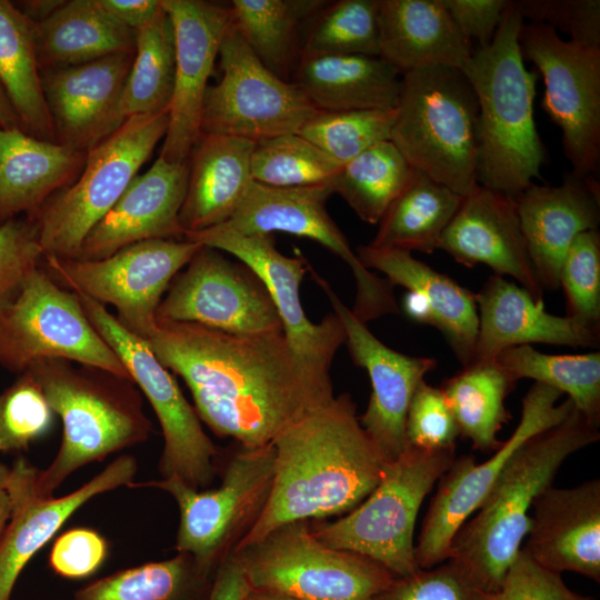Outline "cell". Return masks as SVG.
I'll return each instance as SVG.
<instances>
[{
	"instance_id": "7402d4cb",
	"label": "cell",
	"mask_w": 600,
	"mask_h": 600,
	"mask_svg": "<svg viewBox=\"0 0 600 600\" xmlns=\"http://www.w3.org/2000/svg\"><path fill=\"white\" fill-rule=\"evenodd\" d=\"M176 38L174 88L159 157L184 162L201 136L208 80L231 24L230 8L201 0H161Z\"/></svg>"
},
{
	"instance_id": "d590c367",
	"label": "cell",
	"mask_w": 600,
	"mask_h": 600,
	"mask_svg": "<svg viewBox=\"0 0 600 600\" xmlns=\"http://www.w3.org/2000/svg\"><path fill=\"white\" fill-rule=\"evenodd\" d=\"M517 380L497 359L473 360L440 387L453 413L460 436L474 449L494 452L498 438L511 418L504 401Z\"/></svg>"
},
{
	"instance_id": "f5cc1de1",
	"label": "cell",
	"mask_w": 600,
	"mask_h": 600,
	"mask_svg": "<svg viewBox=\"0 0 600 600\" xmlns=\"http://www.w3.org/2000/svg\"><path fill=\"white\" fill-rule=\"evenodd\" d=\"M490 600H594L570 590L560 573L539 564L522 547Z\"/></svg>"
},
{
	"instance_id": "681fc988",
	"label": "cell",
	"mask_w": 600,
	"mask_h": 600,
	"mask_svg": "<svg viewBox=\"0 0 600 600\" xmlns=\"http://www.w3.org/2000/svg\"><path fill=\"white\" fill-rule=\"evenodd\" d=\"M371 600H490L468 572L448 560L393 581Z\"/></svg>"
},
{
	"instance_id": "6125c7cd",
	"label": "cell",
	"mask_w": 600,
	"mask_h": 600,
	"mask_svg": "<svg viewBox=\"0 0 600 600\" xmlns=\"http://www.w3.org/2000/svg\"><path fill=\"white\" fill-rule=\"evenodd\" d=\"M0 128L4 129H11V128H20L21 123L20 120L3 89V87L0 83Z\"/></svg>"
},
{
	"instance_id": "2e32d148",
	"label": "cell",
	"mask_w": 600,
	"mask_h": 600,
	"mask_svg": "<svg viewBox=\"0 0 600 600\" xmlns=\"http://www.w3.org/2000/svg\"><path fill=\"white\" fill-rule=\"evenodd\" d=\"M519 43L543 77L541 108L562 131L572 172L591 176L600 159V46L563 40L540 22H523Z\"/></svg>"
},
{
	"instance_id": "7a4b0ae2",
	"label": "cell",
	"mask_w": 600,
	"mask_h": 600,
	"mask_svg": "<svg viewBox=\"0 0 600 600\" xmlns=\"http://www.w3.org/2000/svg\"><path fill=\"white\" fill-rule=\"evenodd\" d=\"M272 444L268 500L233 552L283 524L351 511L377 487L389 462L360 424L348 393L306 412Z\"/></svg>"
},
{
	"instance_id": "f546056e",
	"label": "cell",
	"mask_w": 600,
	"mask_h": 600,
	"mask_svg": "<svg viewBox=\"0 0 600 600\" xmlns=\"http://www.w3.org/2000/svg\"><path fill=\"white\" fill-rule=\"evenodd\" d=\"M254 142L222 134L201 133L189 159V174L179 221L186 233L226 222L250 183Z\"/></svg>"
},
{
	"instance_id": "6da1fadb",
	"label": "cell",
	"mask_w": 600,
	"mask_h": 600,
	"mask_svg": "<svg viewBox=\"0 0 600 600\" xmlns=\"http://www.w3.org/2000/svg\"><path fill=\"white\" fill-rule=\"evenodd\" d=\"M144 340L183 379L200 421L243 448L272 443L306 412L334 398L309 379L283 332L234 334L157 319Z\"/></svg>"
},
{
	"instance_id": "8992f818",
	"label": "cell",
	"mask_w": 600,
	"mask_h": 600,
	"mask_svg": "<svg viewBox=\"0 0 600 600\" xmlns=\"http://www.w3.org/2000/svg\"><path fill=\"white\" fill-rule=\"evenodd\" d=\"M478 112L462 71L416 69L401 74L390 141L414 170L464 197L478 184Z\"/></svg>"
},
{
	"instance_id": "836d02e7",
	"label": "cell",
	"mask_w": 600,
	"mask_h": 600,
	"mask_svg": "<svg viewBox=\"0 0 600 600\" xmlns=\"http://www.w3.org/2000/svg\"><path fill=\"white\" fill-rule=\"evenodd\" d=\"M41 70L87 63L133 52L136 31L107 12L99 0H71L33 23Z\"/></svg>"
},
{
	"instance_id": "30bf717a",
	"label": "cell",
	"mask_w": 600,
	"mask_h": 600,
	"mask_svg": "<svg viewBox=\"0 0 600 600\" xmlns=\"http://www.w3.org/2000/svg\"><path fill=\"white\" fill-rule=\"evenodd\" d=\"M233 553L253 590L293 600H371L396 578L363 556L322 544L307 521L283 524Z\"/></svg>"
},
{
	"instance_id": "277c9868",
	"label": "cell",
	"mask_w": 600,
	"mask_h": 600,
	"mask_svg": "<svg viewBox=\"0 0 600 600\" xmlns=\"http://www.w3.org/2000/svg\"><path fill=\"white\" fill-rule=\"evenodd\" d=\"M524 20L509 1L496 34L468 71L478 101L477 182L516 198L540 177L546 152L533 117L537 76L524 67Z\"/></svg>"
},
{
	"instance_id": "4316f807",
	"label": "cell",
	"mask_w": 600,
	"mask_h": 600,
	"mask_svg": "<svg viewBox=\"0 0 600 600\" xmlns=\"http://www.w3.org/2000/svg\"><path fill=\"white\" fill-rule=\"evenodd\" d=\"M522 547L539 564L600 581V480L550 486L533 501Z\"/></svg>"
},
{
	"instance_id": "b9f144b4",
	"label": "cell",
	"mask_w": 600,
	"mask_h": 600,
	"mask_svg": "<svg viewBox=\"0 0 600 600\" xmlns=\"http://www.w3.org/2000/svg\"><path fill=\"white\" fill-rule=\"evenodd\" d=\"M518 381L522 378L559 390L592 424L600 422V352L546 354L532 346L503 350L496 357Z\"/></svg>"
},
{
	"instance_id": "11a10c76",
	"label": "cell",
	"mask_w": 600,
	"mask_h": 600,
	"mask_svg": "<svg viewBox=\"0 0 600 600\" xmlns=\"http://www.w3.org/2000/svg\"><path fill=\"white\" fill-rule=\"evenodd\" d=\"M462 36L480 47L492 41L509 0H442Z\"/></svg>"
},
{
	"instance_id": "4dcf8cb0",
	"label": "cell",
	"mask_w": 600,
	"mask_h": 600,
	"mask_svg": "<svg viewBox=\"0 0 600 600\" xmlns=\"http://www.w3.org/2000/svg\"><path fill=\"white\" fill-rule=\"evenodd\" d=\"M356 253L369 270L379 271L392 287L422 296L437 328L463 366L472 362L478 334L476 294L448 276L416 259L411 252L359 246Z\"/></svg>"
},
{
	"instance_id": "ba28073f",
	"label": "cell",
	"mask_w": 600,
	"mask_h": 600,
	"mask_svg": "<svg viewBox=\"0 0 600 600\" xmlns=\"http://www.w3.org/2000/svg\"><path fill=\"white\" fill-rule=\"evenodd\" d=\"M168 126L169 111L131 117L87 151L78 178L29 214L37 223L43 257H79L89 232L122 196Z\"/></svg>"
},
{
	"instance_id": "e0dca14e",
	"label": "cell",
	"mask_w": 600,
	"mask_h": 600,
	"mask_svg": "<svg viewBox=\"0 0 600 600\" xmlns=\"http://www.w3.org/2000/svg\"><path fill=\"white\" fill-rule=\"evenodd\" d=\"M183 239L232 254L259 277L276 306L283 336L298 363L320 391L333 397L330 368L346 333L336 313L319 323L307 318L300 298V284L310 269L304 258L281 253L273 234L240 236L209 228L186 233Z\"/></svg>"
},
{
	"instance_id": "83f0119b",
	"label": "cell",
	"mask_w": 600,
	"mask_h": 600,
	"mask_svg": "<svg viewBox=\"0 0 600 600\" xmlns=\"http://www.w3.org/2000/svg\"><path fill=\"white\" fill-rule=\"evenodd\" d=\"M476 302L478 334L473 360L494 359L506 349L532 343L599 347L600 330L572 317L547 312L543 300L501 276L487 279Z\"/></svg>"
},
{
	"instance_id": "7dc6e473",
	"label": "cell",
	"mask_w": 600,
	"mask_h": 600,
	"mask_svg": "<svg viewBox=\"0 0 600 600\" xmlns=\"http://www.w3.org/2000/svg\"><path fill=\"white\" fill-rule=\"evenodd\" d=\"M567 301V316L600 330V233H579L559 271V287Z\"/></svg>"
},
{
	"instance_id": "f6af8a7d",
	"label": "cell",
	"mask_w": 600,
	"mask_h": 600,
	"mask_svg": "<svg viewBox=\"0 0 600 600\" xmlns=\"http://www.w3.org/2000/svg\"><path fill=\"white\" fill-rule=\"evenodd\" d=\"M392 110L318 111L298 131L342 166L371 146L390 140Z\"/></svg>"
},
{
	"instance_id": "44dd1931",
	"label": "cell",
	"mask_w": 600,
	"mask_h": 600,
	"mask_svg": "<svg viewBox=\"0 0 600 600\" xmlns=\"http://www.w3.org/2000/svg\"><path fill=\"white\" fill-rule=\"evenodd\" d=\"M12 513L0 538V600H10L16 581L30 559L86 502L122 486L130 487L137 460L123 454L77 490L59 498L38 492L39 469L19 458L10 467Z\"/></svg>"
},
{
	"instance_id": "3957f363",
	"label": "cell",
	"mask_w": 600,
	"mask_h": 600,
	"mask_svg": "<svg viewBox=\"0 0 600 600\" xmlns=\"http://www.w3.org/2000/svg\"><path fill=\"white\" fill-rule=\"evenodd\" d=\"M576 407L558 424L524 442L509 459L478 510L459 528L449 560L484 592L494 593L522 547L534 499L552 486L571 454L600 439Z\"/></svg>"
},
{
	"instance_id": "603a6c76",
	"label": "cell",
	"mask_w": 600,
	"mask_h": 600,
	"mask_svg": "<svg viewBox=\"0 0 600 600\" xmlns=\"http://www.w3.org/2000/svg\"><path fill=\"white\" fill-rule=\"evenodd\" d=\"M133 56L122 52L41 70L57 143L87 152L123 124L120 101Z\"/></svg>"
},
{
	"instance_id": "1f68e13d",
	"label": "cell",
	"mask_w": 600,
	"mask_h": 600,
	"mask_svg": "<svg viewBox=\"0 0 600 600\" xmlns=\"http://www.w3.org/2000/svg\"><path fill=\"white\" fill-rule=\"evenodd\" d=\"M87 152L0 128V222L36 212L81 173Z\"/></svg>"
},
{
	"instance_id": "d6a6232c",
	"label": "cell",
	"mask_w": 600,
	"mask_h": 600,
	"mask_svg": "<svg viewBox=\"0 0 600 600\" xmlns=\"http://www.w3.org/2000/svg\"><path fill=\"white\" fill-rule=\"evenodd\" d=\"M400 76L381 57L300 54L293 83L318 111L392 110Z\"/></svg>"
},
{
	"instance_id": "680465c9",
	"label": "cell",
	"mask_w": 600,
	"mask_h": 600,
	"mask_svg": "<svg viewBox=\"0 0 600 600\" xmlns=\"http://www.w3.org/2000/svg\"><path fill=\"white\" fill-rule=\"evenodd\" d=\"M10 472V467L0 461V538L4 532L12 513Z\"/></svg>"
},
{
	"instance_id": "8fae6325",
	"label": "cell",
	"mask_w": 600,
	"mask_h": 600,
	"mask_svg": "<svg viewBox=\"0 0 600 600\" xmlns=\"http://www.w3.org/2000/svg\"><path fill=\"white\" fill-rule=\"evenodd\" d=\"M46 360L78 362L131 380L89 321L77 293L39 267L0 312V366L21 374Z\"/></svg>"
},
{
	"instance_id": "9a60e30c",
	"label": "cell",
	"mask_w": 600,
	"mask_h": 600,
	"mask_svg": "<svg viewBox=\"0 0 600 600\" xmlns=\"http://www.w3.org/2000/svg\"><path fill=\"white\" fill-rule=\"evenodd\" d=\"M222 77L209 84L201 133L259 142L297 133L318 110L294 84L267 69L230 24L220 50Z\"/></svg>"
},
{
	"instance_id": "be15d7a7",
	"label": "cell",
	"mask_w": 600,
	"mask_h": 600,
	"mask_svg": "<svg viewBox=\"0 0 600 600\" xmlns=\"http://www.w3.org/2000/svg\"><path fill=\"white\" fill-rule=\"evenodd\" d=\"M246 600H293L283 596L276 593L261 591V590H251Z\"/></svg>"
},
{
	"instance_id": "816d5d0a",
	"label": "cell",
	"mask_w": 600,
	"mask_h": 600,
	"mask_svg": "<svg viewBox=\"0 0 600 600\" xmlns=\"http://www.w3.org/2000/svg\"><path fill=\"white\" fill-rule=\"evenodd\" d=\"M521 17L570 34V40L600 46L599 0H516Z\"/></svg>"
},
{
	"instance_id": "e7e4bbea",
	"label": "cell",
	"mask_w": 600,
	"mask_h": 600,
	"mask_svg": "<svg viewBox=\"0 0 600 600\" xmlns=\"http://www.w3.org/2000/svg\"><path fill=\"white\" fill-rule=\"evenodd\" d=\"M1 223V222H0Z\"/></svg>"
},
{
	"instance_id": "60d3db41",
	"label": "cell",
	"mask_w": 600,
	"mask_h": 600,
	"mask_svg": "<svg viewBox=\"0 0 600 600\" xmlns=\"http://www.w3.org/2000/svg\"><path fill=\"white\" fill-rule=\"evenodd\" d=\"M414 169L390 141H380L344 163L332 180L338 193L364 222L378 223L410 181Z\"/></svg>"
},
{
	"instance_id": "7c38bea8",
	"label": "cell",
	"mask_w": 600,
	"mask_h": 600,
	"mask_svg": "<svg viewBox=\"0 0 600 600\" xmlns=\"http://www.w3.org/2000/svg\"><path fill=\"white\" fill-rule=\"evenodd\" d=\"M77 296L89 321L119 357L159 420L163 449L158 468L162 479H177L194 489L208 488L217 473L218 448L171 372L147 341L128 330L106 306Z\"/></svg>"
},
{
	"instance_id": "91938a15",
	"label": "cell",
	"mask_w": 600,
	"mask_h": 600,
	"mask_svg": "<svg viewBox=\"0 0 600 600\" xmlns=\"http://www.w3.org/2000/svg\"><path fill=\"white\" fill-rule=\"evenodd\" d=\"M403 311L408 318L432 326V313L427 301L417 292L408 291L402 301Z\"/></svg>"
},
{
	"instance_id": "e575fe53",
	"label": "cell",
	"mask_w": 600,
	"mask_h": 600,
	"mask_svg": "<svg viewBox=\"0 0 600 600\" xmlns=\"http://www.w3.org/2000/svg\"><path fill=\"white\" fill-rule=\"evenodd\" d=\"M0 83L22 130L56 142L42 90L33 22L8 0H0Z\"/></svg>"
},
{
	"instance_id": "cb8c5ba5",
	"label": "cell",
	"mask_w": 600,
	"mask_h": 600,
	"mask_svg": "<svg viewBox=\"0 0 600 600\" xmlns=\"http://www.w3.org/2000/svg\"><path fill=\"white\" fill-rule=\"evenodd\" d=\"M438 249L464 267L484 264L494 274L509 276L543 300L513 197L477 184L462 197Z\"/></svg>"
},
{
	"instance_id": "db71d44e",
	"label": "cell",
	"mask_w": 600,
	"mask_h": 600,
	"mask_svg": "<svg viewBox=\"0 0 600 600\" xmlns=\"http://www.w3.org/2000/svg\"><path fill=\"white\" fill-rule=\"evenodd\" d=\"M107 543L102 536L88 528H73L53 543L49 557L51 569L68 579L93 574L103 563Z\"/></svg>"
},
{
	"instance_id": "ffe728a7",
	"label": "cell",
	"mask_w": 600,
	"mask_h": 600,
	"mask_svg": "<svg viewBox=\"0 0 600 600\" xmlns=\"http://www.w3.org/2000/svg\"><path fill=\"white\" fill-rule=\"evenodd\" d=\"M310 272L343 326L344 343L353 363L367 371L371 382L370 400L359 417L360 424L386 459L392 461L408 447V408L420 382L437 367V360L408 356L386 346L356 318L322 277L312 269Z\"/></svg>"
},
{
	"instance_id": "ab89813d",
	"label": "cell",
	"mask_w": 600,
	"mask_h": 600,
	"mask_svg": "<svg viewBox=\"0 0 600 600\" xmlns=\"http://www.w3.org/2000/svg\"><path fill=\"white\" fill-rule=\"evenodd\" d=\"M326 6L320 0H233L231 24L261 63L284 79L298 29Z\"/></svg>"
},
{
	"instance_id": "74e56055",
	"label": "cell",
	"mask_w": 600,
	"mask_h": 600,
	"mask_svg": "<svg viewBox=\"0 0 600 600\" xmlns=\"http://www.w3.org/2000/svg\"><path fill=\"white\" fill-rule=\"evenodd\" d=\"M213 576L189 553L178 552L96 580L79 589L74 600H207Z\"/></svg>"
},
{
	"instance_id": "7bdbcfd3",
	"label": "cell",
	"mask_w": 600,
	"mask_h": 600,
	"mask_svg": "<svg viewBox=\"0 0 600 600\" xmlns=\"http://www.w3.org/2000/svg\"><path fill=\"white\" fill-rule=\"evenodd\" d=\"M342 164L297 133L254 143L251 154L253 181L280 188L332 182Z\"/></svg>"
},
{
	"instance_id": "5b68a950",
	"label": "cell",
	"mask_w": 600,
	"mask_h": 600,
	"mask_svg": "<svg viewBox=\"0 0 600 600\" xmlns=\"http://www.w3.org/2000/svg\"><path fill=\"white\" fill-rule=\"evenodd\" d=\"M28 371L60 416L63 428L56 457L47 469L38 471L36 487L40 494L52 496L83 466L149 438L151 422L133 381L94 368L77 369L64 360H46Z\"/></svg>"
},
{
	"instance_id": "f35d334b",
	"label": "cell",
	"mask_w": 600,
	"mask_h": 600,
	"mask_svg": "<svg viewBox=\"0 0 600 600\" xmlns=\"http://www.w3.org/2000/svg\"><path fill=\"white\" fill-rule=\"evenodd\" d=\"M174 73V28L162 8L136 31L134 56L120 101L124 119L169 111Z\"/></svg>"
},
{
	"instance_id": "94428289",
	"label": "cell",
	"mask_w": 600,
	"mask_h": 600,
	"mask_svg": "<svg viewBox=\"0 0 600 600\" xmlns=\"http://www.w3.org/2000/svg\"><path fill=\"white\" fill-rule=\"evenodd\" d=\"M63 1L60 0H36L21 1L17 7L33 23L40 22L56 11Z\"/></svg>"
},
{
	"instance_id": "4fadbf2b",
	"label": "cell",
	"mask_w": 600,
	"mask_h": 600,
	"mask_svg": "<svg viewBox=\"0 0 600 600\" xmlns=\"http://www.w3.org/2000/svg\"><path fill=\"white\" fill-rule=\"evenodd\" d=\"M202 244L187 239H150L98 259L43 257V269L64 289L117 310V319L146 339L174 277Z\"/></svg>"
},
{
	"instance_id": "9c48e42d",
	"label": "cell",
	"mask_w": 600,
	"mask_h": 600,
	"mask_svg": "<svg viewBox=\"0 0 600 600\" xmlns=\"http://www.w3.org/2000/svg\"><path fill=\"white\" fill-rule=\"evenodd\" d=\"M273 444L243 448L226 464L222 481L211 489H194L177 479L132 482L130 487L157 488L177 502L180 521L177 552L189 553L213 576L236 550L261 514L273 480Z\"/></svg>"
},
{
	"instance_id": "f1b7e54d",
	"label": "cell",
	"mask_w": 600,
	"mask_h": 600,
	"mask_svg": "<svg viewBox=\"0 0 600 600\" xmlns=\"http://www.w3.org/2000/svg\"><path fill=\"white\" fill-rule=\"evenodd\" d=\"M380 57L400 74L446 66L466 73L474 50L442 0H379Z\"/></svg>"
},
{
	"instance_id": "bcb514c9",
	"label": "cell",
	"mask_w": 600,
	"mask_h": 600,
	"mask_svg": "<svg viewBox=\"0 0 600 600\" xmlns=\"http://www.w3.org/2000/svg\"><path fill=\"white\" fill-rule=\"evenodd\" d=\"M54 411L34 377L26 371L0 393V452L27 449L52 426Z\"/></svg>"
},
{
	"instance_id": "9f6ffc18",
	"label": "cell",
	"mask_w": 600,
	"mask_h": 600,
	"mask_svg": "<svg viewBox=\"0 0 600 600\" xmlns=\"http://www.w3.org/2000/svg\"><path fill=\"white\" fill-rule=\"evenodd\" d=\"M252 590L234 553L217 568L207 600H246Z\"/></svg>"
},
{
	"instance_id": "ee69618b",
	"label": "cell",
	"mask_w": 600,
	"mask_h": 600,
	"mask_svg": "<svg viewBox=\"0 0 600 600\" xmlns=\"http://www.w3.org/2000/svg\"><path fill=\"white\" fill-rule=\"evenodd\" d=\"M379 0H341L320 11L300 54L380 57Z\"/></svg>"
},
{
	"instance_id": "f907efd6",
	"label": "cell",
	"mask_w": 600,
	"mask_h": 600,
	"mask_svg": "<svg viewBox=\"0 0 600 600\" xmlns=\"http://www.w3.org/2000/svg\"><path fill=\"white\" fill-rule=\"evenodd\" d=\"M459 436L458 424L441 389L426 380L420 382L406 418L408 446L429 451H456Z\"/></svg>"
},
{
	"instance_id": "6f0895ef",
	"label": "cell",
	"mask_w": 600,
	"mask_h": 600,
	"mask_svg": "<svg viewBox=\"0 0 600 600\" xmlns=\"http://www.w3.org/2000/svg\"><path fill=\"white\" fill-rule=\"evenodd\" d=\"M99 3L133 31L148 24L162 9L161 0H99Z\"/></svg>"
},
{
	"instance_id": "52a82bcc",
	"label": "cell",
	"mask_w": 600,
	"mask_h": 600,
	"mask_svg": "<svg viewBox=\"0 0 600 600\" xmlns=\"http://www.w3.org/2000/svg\"><path fill=\"white\" fill-rule=\"evenodd\" d=\"M454 451H429L408 446L372 492L334 522L314 526L322 544L363 556L396 578L420 570L414 553V527L421 504L450 468Z\"/></svg>"
},
{
	"instance_id": "c3c4849f",
	"label": "cell",
	"mask_w": 600,
	"mask_h": 600,
	"mask_svg": "<svg viewBox=\"0 0 600 600\" xmlns=\"http://www.w3.org/2000/svg\"><path fill=\"white\" fill-rule=\"evenodd\" d=\"M42 261L38 228L31 216L0 223V312L17 299Z\"/></svg>"
},
{
	"instance_id": "484cf974",
	"label": "cell",
	"mask_w": 600,
	"mask_h": 600,
	"mask_svg": "<svg viewBox=\"0 0 600 600\" xmlns=\"http://www.w3.org/2000/svg\"><path fill=\"white\" fill-rule=\"evenodd\" d=\"M528 252L543 290L559 288V271L576 237L598 229L599 183L573 172L559 187L531 183L514 198Z\"/></svg>"
},
{
	"instance_id": "d6986e66",
	"label": "cell",
	"mask_w": 600,
	"mask_h": 600,
	"mask_svg": "<svg viewBox=\"0 0 600 600\" xmlns=\"http://www.w3.org/2000/svg\"><path fill=\"white\" fill-rule=\"evenodd\" d=\"M157 319L197 323L234 334L283 332L259 277L241 261L202 246L171 281Z\"/></svg>"
},
{
	"instance_id": "ac0fdd59",
	"label": "cell",
	"mask_w": 600,
	"mask_h": 600,
	"mask_svg": "<svg viewBox=\"0 0 600 600\" xmlns=\"http://www.w3.org/2000/svg\"><path fill=\"white\" fill-rule=\"evenodd\" d=\"M562 393L534 382L522 399L520 421L507 441L484 462L473 456L454 459L439 484L423 519L416 560L420 569H430L451 556V542L459 528L478 510L511 456L530 438L561 422L573 409Z\"/></svg>"
},
{
	"instance_id": "5bb4252c",
	"label": "cell",
	"mask_w": 600,
	"mask_h": 600,
	"mask_svg": "<svg viewBox=\"0 0 600 600\" xmlns=\"http://www.w3.org/2000/svg\"><path fill=\"white\" fill-rule=\"evenodd\" d=\"M333 194L332 182L280 188L252 181L233 214L213 227L240 234H273L286 232L311 239L350 268L356 281L351 312L363 323L399 312L393 287L386 278L367 269L348 239L327 210Z\"/></svg>"
},
{
	"instance_id": "d4e9b609",
	"label": "cell",
	"mask_w": 600,
	"mask_h": 600,
	"mask_svg": "<svg viewBox=\"0 0 600 600\" xmlns=\"http://www.w3.org/2000/svg\"><path fill=\"white\" fill-rule=\"evenodd\" d=\"M189 174L188 160L159 157L137 174L119 200L84 239L77 259L98 260L150 239H183L179 214Z\"/></svg>"
},
{
	"instance_id": "8d00e7d4",
	"label": "cell",
	"mask_w": 600,
	"mask_h": 600,
	"mask_svg": "<svg viewBox=\"0 0 600 600\" xmlns=\"http://www.w3.org/2000/svg\"><path fill=\"white\" fill-rule=\"evenodd\" d=\"M461 201L460 194L414 170L381 217L378 231L368 244L432 253Z\"/></svg>"
}]
</instances>
